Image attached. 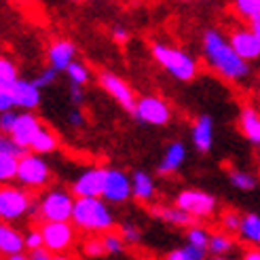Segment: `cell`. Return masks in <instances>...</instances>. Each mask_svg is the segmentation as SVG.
Wrapping results in <instances>:
<instances>
[{"mask_svg": "<svg viewBox=\"0 0 260 260\" xmlns=\"http://www.w3.org/2000/svg\"><path fill=\"white\" fill-rule=\"evenodd\" d=\"M102 243H104V252L106 254H123L125 252V243L116 233H106V235L102 237Z\"/></svg>", "mask_w": 260, "mask_h": 260, "instance_id": "obj_32", "label": "cell"}, {"mask_svg": "<svg viewBox=\"0 0 260 260\" xmlns=\"http://www.w3.org/2000/svg\"><path fill=\"white\" fill-rule=\"evenodd\" d=\"M51 260H74V258H70V256H63V254H57V256H53Z\"/></svg>", "mask_w": 260, "mask_h": 260, "instance_id": "obj_47", "label": "cell"}, {"mask_svg": "<svg viewBox=\"0 0 260 260\" xmlns=\"http://www.w3.org/2000/svg\"><path fill=\"white\" fill-rule=\"evenodd\" d=\"M30 192L17 186H0V222H13L30 212Z\"/></svg>", "mask_w": 260, "mask_h": 260, "instance_id": "obj_5", "label": "cell"}, {"mask_svg": "<svg viewBox=\"0 0 260 260\" xmlns=\"http://www.w3.org/2000/svg\"><path fill=\"white\" fill-rule=\"evenodd\" d=\"M102 197L110 203H123L132 197V184H129V176L121 170H106L104 178Z\"/></svg>", "mask_w": 260, "mask_h": 260, "instance_id": "obj_12", "label": "cell"}, {"mask_svg": "<svg viewBox=\"0 0 260 260\" xmlns=\"http://www.w3.org/2000/svg\"><path fill=\"white\" fill-rule=\"evenodd\" d=\"M203 53L207 63L229 81H243L250 76V63L239 59L229 47L226 38L218 30H205L203 34Z\"/></svg>", "mask_w": 260, "mask_h": 260, "instance_id": "obj_1", "label": "cell"}, {"mask_svg": "<svg viewBox=\"0 0 260 260\" xmlns=\"http://www.w3.org/2000/svg\"><path fill=\"white\" fill-rule=\"evenodd\" d=\"M119 237L123 239V243H138L140 237H142V233H140L138 226H134V224H123Z\"/></svg>", "mask_w": 260, "mask_h": 260, "instance_id": "obj_37", "label": "cell"}, {"mask_svg": "<svg viewBox=\"0 0 260 260\" xmlns=\"http://www.w3.org/2000/svg\"><path fill=\"white\" fill-rule=\"evenodd\" d=\"M0 154H9V157L19 159V157H23V154H25V150H23V148H19V146H17L15 142H13L9 136L0 134Z\"/></svg>", "mask_w": 260, "mask_h": 260, "instance_id": "obj_33", "label": "cell"}, {"mask_svg": "<svg viewBox=\"0 0 260 260\" xmlns=\"http://www.w3.org/2000/svg\"><path fill=\"white\" fill-rule=\"evenodd\" d=\"M207 250L214 252L216 256H224L233 250V237L229 233H214V235H210V241H207Z\"/></svg>", "mask_w": 260, "mask_h": 260, "instance_id": "obj_25", "label": "cell"}, {"mask_svg": "<svg viewBox=\"0 0 260 260\" xmlns=\"http://www.w3.org/2000/svg\"><path fill=\"white\" fill-rule=\"evenodd\" d=\"M231 184L235 188H239V190H254L256 188V178L250 172L235 170V172H231Z\"/></svg>", "mask_w": 260, "mask_h": 260, "instance_id": "obj_29", "label": "cell"}, {"mask_svg": "<svg viewBox=\"0 0 260 260\" xmlns=\"http://www.w3.org/2000/svg\"><path fill=\"white\" fill-rule=\"evenodd\" d=\"M192 144L197 150L207 152L214 144V119L210 114H201L192 125Z\"/></svg>", "mask_w": 260, "mask_h": 260, "instance_id": "obj_17", "label": "cell"}, {"mask_svg": "<svg viewBox=\"0 0 260 260\" xmlns=\"http://www.w3.org/2000/svg\"><path fill=\"white\" fill-rule=\"evenodd\" d=\"M220 222H222V226H224L229 233H239L241 216H239V212H235V210H226V212H222V216H220Z\"/></svg>", "mask_w": 260, "mask_h": 260, "instance_id": "obj_35", "label": "cell"}, {"mask_svg": "<svg viewBox=\"0 0 260 260\" xmlns=\"http://www.w3.org/2000/svg\"><path fill=\"white\" fill-rule=\"evenodd\" d=\"M17 174V159L9 154H0V184L9 186L11 180H15Z\"/></svg>", "mask_w": 260, "mask_h": 260, "instance_id": "obj_26", "label": "cell"}, {"mask_svg": "<svg viewBox=\"0 0 260 260\" xmlns=\"http://www.w3.org/2000/svg\"><path fill=\"white\" fill-rule=\"evenodd\" d=\"M186 239H188V245L192 248H199V250H207V241H210V233L201 226H192L188 229L186 233Z\"/></svg>", "mask_w": 260, "mask_h": 260, "instance_id": "obj_31", "label": "cell"}, {"mask_svg": "<svg viewBox=\"0 0 260 260\" xmlns=\"http://www.w3.org/2000/svg\"><path fill=\"white\" fill-rule=\"evenodd\" d=\"M235 11L239 13V15L248 17V21L260 19V3H258V0H237Z\"/></svg>", "mask_w": 260, "mask_h": 260, "instance_id": "obj_30", "label": "cell"}, {"mask_svg": "<svg viewBox=\"0 0 260 260\" xmlns=\"http://www.w3.org/2000/svg\"><path fill=\"white\" fill-rule=\"evenodd\" d=\"M165 260H205V250L192 248V245H184V248L172 250L170 254L165 256Z\"/></svg>", "mask_w": 260, "mask_h": 260, "instance_id": "obj_27", "label": "cell"}, {"mask_svg": "<svg viewBox=\"0 0 260 260\" xmlns=\"http://www.w3.org/2000/svg\"><path fill=\"white\" fill-rule=\"evenodd\" d=\"M243 260H260V252H258V248H250V250H245Z\"/></svg>", "mask_w": 260, "mask_h": 260, "instance_id": "obj_45", "label": "cell"}, {"mask_svg": "<svg viewBox=\"0 0 260 260\" xmlns=\"http://www.w3.org/2000/svg\"><path fill=\"white\" fill-rule=\"evenodd\" d=\"M13 110V98L9 89H0V114Z\"/></svg>", "mask_w": 260, "mask_h": 260, "instance_id": "obj_41", "label": "cell"}, {"mask_svg": "<svg viewBox=\"0 0 260 260\" xmlns=\"http://www.w3.org/2000/svg\"><path fill=\"white\" fill-rule=\"evenodd\" d=\"M41 127H43V123H41V119H38L36 114H32V112H21V114H17L15 125H13L9 138L15 142L19 148L25 150V148L30 146V142L34 140V136L41 132Z\"/></svg>", "mask_w": 260, "mask_h": 260, "instance_id": "obj_13", "label": "cell"}, {"mask_svg": "<svg viewBox=\"0 0 260 260\" xmlns=\"http://www.w3.org/2000/svg\"><path fill=\"white\" fill-rule=\"evenodd\" d=\"M11 98H13V106H19L25 110H32L41 104V91H38L30 81H21L17 79L11 85Z\"/></svg>", "mask_w": 260, "mask_h": 260, "instance_id": "obj_16", "label": "cell"}, {"mask_svg": "<svg viewBox=\"0 0 260 260\" xmlns=\"http://www.w3.org/2000/svg\"><path fill=\"white\" fill-rule=\"evenodd\" d=\"M152 212L157 214L163 222L172 224V226H194V220L190 216H186L184 212H180L178 207H163V205H159V207H154Z\"/></svg>", "mask_w": 260, "mask_h": 260, "instance_id": "obj_22", "label": "cell"}, {"mask_svg": "<svg viewBox=\"0 0 260 260\" xmlns=\"http://www.w3.org/2000/svg\"><path fill=\"white\" fill-rule=\"evenodd\" d=\"M15 178L28 188H43L51 180V172H49V165L45 163V159H41L34 152H25L23 157L17 159Z\"/></svg>", "mask_w": 260, "mask_h": 260, "instance_id": "obj_6", "label": "cell"}, {"mask_svg": "<svg viewBox=\"0 0 260 260\" xmlns=\"http://www.w3.org/2000/svg\"><path fill=\"white\" fill-rule=\"evenodd\" d=\"M25 258H28V260H51V258H53V254L41 245V248H36V250H30V254Z\"/></svg>", "mask_w": 260, "mask_h": 260, "instance_id": "obj_42", "label": "cell"}, {"mask_svg": "<svg viewBox=\"0 0 260 260\" xmlns=\"http://www.w3.org/2000/svg\"><path fill=\"white\" fill-rule=\"evenodd\" d=\"M226 43L233 49V53L239 59H243L245 63L252 59H258L260 55V36H254L250 30H233Z\"/></svg>", "mask_w": 260, "mask_h": 260, "instance_id": "obj_14", "label": "cell"}, {"mask_svg": "<svg viewBox=\"0 0 260 260\" xmlns=\"http://www.w3.org/2000/svg\"><path fill=\"white\" fill-rule=\"evenodd\" d=\"M68 121H70V125H74V127H83V125L87 123V116H85V112H83L81 108H72L70 114H68Z\"/></svg>", "mask_w": 260, "mask_h": 260, "instance_id": "obj_40", "label": "cell"}, {"mask_svg": "<svg viewBox=\"0 0 260 260\" xmlns=\"http://www.w3.org/2000/svg\"><path fill=\"white\" fill-rule=\"evenodd\" d=\"M129 184H132V194L136 199L150 201L154 197V180L146 172H136L129 178Z\"/></svg>", "mask_w": 260, "mask_h": 260, "instance_id": "obj_21", "label": "cell"}, {"mask_svg": "<svg viewBox=\"0 0 260 260\" xmlns=\"http://www.w3.org/2000/svg\"><path fill=\"white\" fill-rule=\"evenodd\" d=\"M152 57L178 81H192L197 76V70H199L197 59L178 47L157 43L152 45Z\"/></svg>", "mask_w": 260, "mask_h": 260, "instance_id": "obj_3", "label": "cell"}, {"mask_svg": "<svg viewBox=\"0 0 260 260\" xmlns=\"http://www.w3.org/2000/svg\"><path fill=\"white\" fill-rule=\"evenodd\" d=\"M104 178H106L104 167H89L76 178V182L72 184V192L76 194V199H100L104 188Z\"/></svg>", "mask_w": 260, "mask_h": 260, "instance_id": "obj_10", "label": "cell"}, {"mask_svg": "<svg viewBox=\"0 0 260 260\" xmlns=\"http://www.w3.org/2000/svg\"><path fill=\"white\" fill-rule=\"evenodd\" d=\"M66 74H68V79H70V83L74 85V87H81V85H85L87 81H89V68L85 66V63H81V61H72L70 66L66 68Z\"/></svg>", "mask_w": 260, "mask_h": 260, "instance_id": "obj_28", "label": "cell"}, {"mask_svg": "<svg viewBox=\"0 0 260 260\" xmlns=\"http://www.w3.org/2000/svg\"><path fill=\"white\" fill-rule=\"evenodd\" d=\"M74 55H76V47L74 43L70 41H55L53 45L49 47L47 51V59H49V68L53 72H59V70H66L70 63L74 61Z\"/></svg>", "mask_w": 260, "mask_h": 260, "instance_id": "obj_15", "label": "cell"}, {"mask_svg": "<svg viewBox=\"0 0 260 260\" xmlns=\"http://www.w3.org/2000/svg\"><path fill=\"white\" fill-rule=\"evenodd\" d=\"M15 119H17V112H13V110L0 114V134L9 136L11 129H13V125H15Z\"/></svg>", "mask_w": 260, "mask_h": 260, "instance_id": "obj_39", "label": "cell"}, {"mask_svg": "<svg viewBox=\"0 0 260 260\" xmlns=\"http://www.w3.org/2000/svg\"><path fill=\"white\" fill-rule=\"evenodd\" d=\"M210 260H229L226 256H214V258H210Z\"/></svg>", "mask_w": 260, "mask_h": 260, "instance_id": "obj_48", "label": "cell"}, {"mask_svg": "<svg viewBox=\"0 0 260 260\" xmlns=\"http://www.w3.org/2000/svg\"><path fill=\"white\" fill-rule=\"evenodd\" d=\"M57 79V72H53V70H51V68H45L41 74H38L36 76V79L34 81H30L38 91H41V89H45V87H49L51 83H53Z\"/></svg>", "mask_w": 260, "mask_h": 260, "instance_id": "obj_36", "label": "cell"}, {"mask_svg": "<svg viewBox=\"0 0 260 260\" xmlns=\"http://www.w3.org/2000/svg\"><path fill=\"white\" fill-rule=\"evenodd\" d=\"M70 220L87 233H110L114 226V216L102 199H74Z\"/></svg>", "mask_w": 260, "mask_h": 260, "instance_id": "obj_2", "label": "cell"}, {"mask_svg": "<svg viewBox=\"0 0 260 260\" xmlns=\"http://www.w3.org/2000/svg\"><path fill=\"white\" fill-rule=\"evenodd\" d=\"M134 116L138 121L148 123V125H167L172 119V110L165 100H161L157 95H146L136 102Z\"/></svg>", "mask_w": 260, "mask_h": 260, "instance_id": "obj_8", "label": "cell"}, {"mask_svg": "<svg viewBox=\"0 0 260 260\" xmlns=\"http://www.w3.org/2000/svg\"><path fill=\"white\" fill-rule=\"evenodd\" d=\"M0 254L5 256L23 254V235L7 222H0Z\"/></svg>", "mask_w": 260, "mask_h": 260, "instance_id": "obj_18", "label": "cell"}, {"mask_svg": "<svg viewBox=\"0 0 260 260\" xmlns=\"http://www.w3.org/2000/svg\"><path fill=\"white\" fill-rule=\"evenodd\" d=\"M70 102H72L74 108H81L83 104H85V93H83L81 87H72L70 89Z\"/></svg>", "mask_w": 260, "mask_h": 260, "instance_id": "obj_43", "label": "cell"}, {"mask_svg": "<svg viewBox=\"0 0 260 260\" xmlns=\"http://www.w3.org/2000/svg\"><path fill=\"white\" fill-rule=\"evenodd\" d=\"M239 127H241L243 136L250 140V144H254V146L260 144V116H258V110H256V108L245 106V108L241 110Z\"/></svg>", "mask_w": 260, "mask_h": 260, "instance_id": "obj_20", "label": "cell"}, {"mask_svg": "<svg viewBox=\"0 0 260 260\" xmlns=\"http://www.w3.org/2000/svg\"><path fill=\"white\" fill-rule=\"evenodd\" d=\"M180 212H184L186 216H190L192 220L197 218H210L216 210V197L205 190H197V188H188L182 190L176 197V205Z\"/></svg>", "mask_w": 260, "mask_h": 260, "instance_id": "obj_7", "label": "cell"}, {"mask_svg": "<svg viewBox=\"0 0 260 260\" xmlns=\"http://www.w3.org/2000/svg\"><path fill=\"white\" fill-rule=\"evenodd\" d=\"M41 245H43V239H41V233H38V229H32V231H28L23 235V248L36 250V248H41Z\"/></svg>", "mask_w": 260, "mask_h": 260, "instance_id": "obj_38", "label": "cell"}, {"mask_svg": "<svg viewBox=\"0 0 260 260\" xmlns=\"http://www.w3.org/2000/svg\"><path fill=\"white\" fill-rule=\"evenodd\" d=\"M239 233L245 241L250 243H258L260 241V216L258 214H245L241 216V224H239Z\"/></svg>", "mask_w": 260, "mask_h": 260, "instance_id": "obj_24", "label": "cell"}, {"mask_svg": "<svg viewBox=\"0 0 260 260\" xmlns=\"http://www.w3.org/2000/svg\"><path fill=\"white\" fill-rule=\"evenodd\" d=\"M38 233L43 239V248L51 254L68 250L74 243V226H70V222H43Z\"/></svg>", "mask_w": 260, "mask_h": 260, "instance_id": "obj_9", "label": "cell"}, {"mask_svg": "<svg viewBox=\"0 0 260 260\" xmlns=\"http://www.w3.org/2000/svg\"><path fill=\"white\" fill-rule=\"evenodd\" d=\"M83 254L87 258H100L104 256V243H102V237H91L87 241H83Z\"/></svg>", "mask_w": 260, "mask_h": 260, "instance_id": "obj_34", "label": "cell"}, {"mask_svg": "<svg viewBox=\"0 0 260 260\" xmlns=\"http://www.w3.org/2000/svg\"><path fill=\"white\" fill-rule=\"evenodd\" d=\"M100 85L104 87V91H108V95H112L116 100V104H121V106L129 112H134V106H136V95L132 87H129L121 76H116L114 72H108V70H102L100 76H98Z\"/></svg>", "mask_w": 260, "mask_h": 260, "instance_id": "obj_11", "label": "cell"}, {"mask_svg": "<svg viewBox=\"0 0 260 260\" xmlns=\"http://www.w3.org/2000/svg\"><path fill=\"white\" fill-rule=\"evenodd\" d=\"M184 159H186V146L182 144V142H172V144L167 146L161 163H159V174L167 176V174L178 172L180 165L184 163Z\"/></svg>", "mask_w": 260, "mask_h": 260, "instance_id": "obj_19", "label": "cell"}, {"mask_svg": "<svg viewBox=\"0 0 260 260\" xmlns=\"http://www.w3.org/2000/svg\"><path fill=\"white\" fill-rule=\"evenodd\" d=\"M74 199L68 190L55 188L47 192L43 201L38 203V214L45 218V222H70Z\"/></svg>", "mask_w": 260, "mask_h": 260, "instance_id": "obj_4", "label": "cell"}, {"mask_svg": "<svg viewBox=\"0 0 260 260\" xmlns=\"http://www.w3.org/2000/svg\"><path fill=\"white\" fill-rule=\"evenodd\" d=\"M7 260H28V258H25V254H15V256H9Z\"/></svg>", "mask_w": 260, "mask_h": 260, "instance_id": "obj_46", "label": "cell"}, {"mask_svg": "<svg viewBox=\"0 0 260 260\" xmlns=\"http://www.w3.org/2000/svg\"><path fill=\"white\" fill-rule=\"evenodd\" d=\"M28 148H32L34 154H38V157H41V154H47V152H53L57 148V136L53 132H49L47 127H41V132L34 136V140L30 142Z\"/></svg>", "mask_w": 260, "mask_h": 260, "instance_id": "obj_23", "label": "cell"}, {"mask_svg": "<svg viewBox=\"0 0 260 260\" xmlns=\"http://www.w3.org/2000/svg\"><path fill=\"white\" fill-rule=\"evenodd\" d=\"M112 38H114V43L125 45V43L129 41V32L123 28V25H116V28L112 30Z\"/></svg>", "mask_w": 260, "mask_h": 260, "instance_id": "obj_44", "label": "cell"}]
</instances>
